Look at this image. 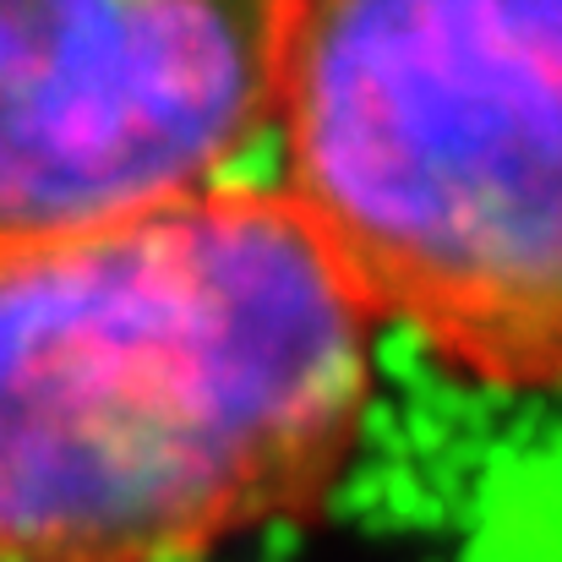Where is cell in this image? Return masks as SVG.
<instances>
[{"label":"cell","mask_w":562,"mask_h":562,"mask_svg":"<svg viewBox=\"0 0 562 562\" xmlns=\"http://www.w3.org/2000/svg\"><path fill=\"white\" fill-rule=\"evenodd\" d=\"M376 323L279 187L0 262V562H202L345 481Z\"/></svg>","instance_id":"1"},{"label":"cell","mask_w":562,"mask_h":562,"mask_svg":"<svg viewBox=\"0 0 562 562\" xmlns=\"http://www.w3.org/2000/svg\"><path fill=\"white\" fill-rule=\"evenodd\" d=\"M273 137L376 328L562 393V0H279Z\"/></svg>","instance_id":"2"},{"label":"cell","mask_w":562,"mask_h":562,"mask_svg":"<svg viewBox=\"0 0 562 562\" xmlns=\"http://www.w3.org/2000/svg\"><path fill=\"white\" fill-rule=\"evenodd\" d=\"M273 110L279 0L0 5V262L224 187Z\"/></svg>","instance_id":"3"}]
</instances>
